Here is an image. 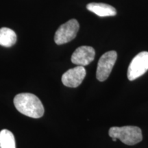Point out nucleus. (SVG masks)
I'll return each mask as SVG.
<instances>
[{
    "mask_svg": "<svg viewBox=\"0 0 148 148\" xmlns=\"http://www.w3.org/2000/svg\"><path fill=\"white\" fill-rule=\"evenodd\" d=\"M79 28V23L74 18L63 23L55 33V42L57 45H62L70 42L75 38Z\"/></svg>",
    "mask_w": 148,
    "mask_h": 148,
    "instance_id": "7ed1b4c3",
    "label": "nucleus"
},
{
    "mask_svg": "<svg viewBox=\"0 0 148 148\" xmlns=\"http://www.w3.org/2000/svg\"><path fill=\"white\" fill-rule=\"evenodd\" d=\"M86 8L101 17L114 16L116 14V10L114 7L103 3H90L86 5Z\"/></svg>",
    "mask_w": 148,
    "mask_h": 148,
    "instance_id": "6e6552de",
    "label": "nucleus"
},
{
    "mask_svg": "<svg viewBox=\"0 0 148 148\" xmlns=\"http://www.w3.org/2000/svg\"><path fill=\"white\" fill-rule=\"evenodd\" d=\"M148 70V52L138 53L131 61L127 69V78L132 81L145 74Z\"/></svg>",
    "mask_w": 148,
    "mask_h": 148,
    "instance_id": "20e7f679",
    "label": "nucleus"
},
{
    "mask_svg": "<svg viewBox=\"0 0 148 148\" xmlns=\"http://www.w3.org/2000/svg\"><path fill=\"white\" fill-rule=\"evenodd\" d=\"M16 42V34L12 29L8 27L0 28V45L10 47Z\"/></svg>",
    "mask_w": 148,
    "mask_h": 148,
    "instance_id": "1a4fd4ad",
    "label": "nucleus"
},
{
    "mask_svg": "<svg viewBox=\"0 0 148 148\" xmlns=\"http://www.w3.org/2000/svg\"><path fill=\"white\" fill-rule=\"evenodd\" d=\"M95 49L90 46H81L71 56V62L77 66H86L95 58Z\"/></svg>",
    "mask_w": 148,
    "mask_h": 148,
    "instance_id": "0eeeda50",
    "label": "nucleus"
},
{
    "mask_svg": "<svg viewBox=\"0 0 148 148\" xmlns=\"http://www.w3.org/2000/svg\"><path fill=\"white\" fill-rule=\"evenodd\" d=\"M86 71L83 66H77L66 71L62 76V82L64 86L76 88L81 84L86 76Z\"/></svg>",
    "mask_w": 148,
    "mask_h": 148,
    "instance_id": "423d86ee",
    "label": "nucleus"
},
{
    "mask_svg": "<svg viewBox=\"0 0 148 148\" xmlns=\"http://www.w3.org/2000/svg\"><path fill=\"white\" fill-rule=\"evenodd\" d=\"M117 53L115 51H110L101 56L98 61L96 77L100 82H103L108 78L115 64Z\"/></svg>",
    "mask_w": 148,
    "mask_h": 148,
    "instance_id": "39448f33",
    "label": "nucleus"
},
{
    "mask_svg": "<svg viewBox=\"0 0 148 148\" xmlns=\"http://www.w3.org/2000/svg\"><path fill=\"white\" fill-rule=\"evenodd\" d=\"M14 104L18 112L34 119L40 118L45 112L44 106L39 98L29 92L16 95L14 98Z\"/></svg>",
    "mask_w": 148,
    "mask_h": 148,
    "instance_id": "f257e3e1",
    "label": "nucleus"
},
{
    "mask_svg": "<svg viewBox=\"0 0 148 148\" xmlns=\"http://www.w3.org/2000/svg\"><path fill=\"white\" fill-rule=\"evenodd\" d=\"M109 136L121 140L127 145H134L143 139L142 131L139 127L133 125L122 127H112L109 130Z\"/></svg>",
    "mask_w": 148,
    "mask_h": 148,
    "instance_id": "f03ea898",
    "label": "nucleus"
},
{
    "mask_svg": "<svg viewBox=\"0 0 148 148\" xmlns=\"http://www.w3.org/2000/svg\"><path fill=\"white\" fill-rule=\"evenodd\" d=\"M112 138V140H113V141H116V138Z\"/></svg>",
    "mask_w": 148,
    "mask_h": 148,
    "instance_id": "9b49d317",
    "label": "nucleus"
},
{
    "mask_svg": "<svg viewBox=\"0 0 148 148\" xmlns=\"http://www.w3.org/2000/svg\"><path fill=\"white\" fill-rule=\"evenodd\" d=\"M0 148H16L14 135L8 130L0 131Z\"/></svg>",
    "mask_w": 148,
    "mask_h": 148,
    "instance_id": "9d476101",
    "label": "nucleus"
}]
</instances>
